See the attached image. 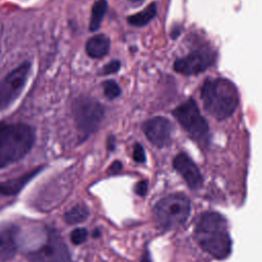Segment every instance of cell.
Instances as JSON below:
<instances>
[{
    "label": "cell",
    "instance_id": "6da1fadb",
    "mask_svg": "<svg viewBox=\"0 0 262 262\" xmlns=\"http://www.w3.org/2000/svg\"><path fill=\"white\" fill-rule=\"evenodd\" d=\"M194 236L201 248L216 259H225L231 252L227 221L219 213H204L196 222Z\"/></svg>",
    "mask_w": 262,
    "mask_h": 262
},
{
    "label": "cell",
    "instance_id": "7a4b0ae2",
    "mask_svg": "<svg viewBox=\"0 0 262 262\" xmlns=\"http://www.w3.org/2000/svg\"><path fill=\"white\" fill-rule=\"evenodd\" d=\"M201 98L206 112L217 120L230 117L238 104L236 87L224 78L206 80L201 90Z\"/></svg>",
    "mask_w": 262,
    "mask_h": 262
},
{
    "label": "cell",
    "instance_id": "3957f363",
    "mask_svg": "<svg viewBox=\"0 0 262 262\" xmlns=\"http://www.w3.org/2000/svg\"><path fill=\"white\" fill-rule=\"evenodd\" d=\"M35 139L31 126L0 122V169L23 159L33 147Z\"/></svg>",
    "mask_w": 262,
    "mask_h": 262
},
{
    "label": "cell",
    "instance_id": "277c9868",
    "mask_svg": "<svg viewBox=\"0 0 262 262\" xmlns=\"http://www.w3.org/2000/svg\"><path fill=\"white\" fill-rule=\"evenodd\" d=\"M190 201L183 194L174 193L162 199L154 208L157 223L165 228L178 227L186 222L190 215Z\"/></svg>",
    "mask_w": 262,
    "mask_h": 262
},
{
    "label": "cell",
    "instance_id": "5b68a950",
    "mask_svg": "<svg viewBox=\"0 0 262 262\" xmlns=\"http://www.w3.org/2000/svg\"><path fill=\"white\" fill-rule=\"evenodd\" d=\"M173 116L190 138L201 145L207 146L210 141V130L207 121L193 99H188L173 111Z\"/></svg>",
    "mask_w": 262,
    "mask_h": 262
},
{
    "label": "cell",
    "instance_id": "8992f818",
    "mask_svg": "<svg viewBox=\"0 0 262 262\" xmlns=\"http://www.w3.org/2000/svg\"><path fill=\"white\" fill-rule=\"evenodd\" d=\"M73 114L79 131L87 136L99 128L104 118V108L94 98L82 96L73 103Z\"/></svg>",
    "mask_w": 262,
    "mask_h": 262
},
{
    "label": "cell",
    "instance_id": "52a82bcc",
    "mask_svg": "<svg viewBox=\"0 0 262 262\" xmlns=\"http://www.w3.org/2000/svg\"><path fill=\"white\" fill-rule=\"evenodd\" d=\"M28 255L35 262H71L67 245L59 233L53 229H48L44 241Z\"/></svg>",
    "mask_w": 262,
    "mask_h": 262
},
{
    "label": "cell",
    "instance_id": "ba28073f",
    "mask_svg": "<svg viewBox=\"0 0 262 262\" xmlns=\"http://www.w3.org/2000/svg\"><path fill=\"white\" fill-rule=\"evenodd\" d=\"M32 64L24 61L12 70L0 83V112L10 106L23 92L31 73Z\"/></svg>",
    "mask_w": 262,
    "mask_h": 262
},
{
    "label": "cell",
    "instance_id": "9c48e42d",
    "mask_svg": "<svg viewBox=\"0 0 262 262\" xmlns=\"http://www.w3.org/2000/svg\"><path fill=\"white\" fill-rule=\"evenodd\" d=\"M216 60V53L213 49L203 47L199 48L186 56L179 58L174 63V70L182 75H198L211 66Z\"/></svg>",
    "mask_w": 262,
    "mask_h": 262
},
{
    "label": "cell",
    "instance_id": "30bf717a",
    "mask_svg": "<svg viewBox=\"0 0 262 262\" xmlns=\"http://www.w3.org/2000/svg\"><path fill=\"white\" fill-rule=\"evenodd\" d=\"M142 129L146 138L157 147L167 146L172 140L173 125L167 118H151L144 122Z\"/></svg>",
    "mask_w": 262,
    "mask_h": 262
},
{
    "label": "cell",
    "instance_id": "8fae6325",
    "mask_svg": "<svg viewBox=\"0 0 262 262\" xmlns=\"http://www.w3.org/2000/svg\"><path fill=\"white\" fill-rule=\"evenodd\" d=\"M173 166L190 189H199L202 186L203 176L201 171L186 154H178L173 161Z\"/></svg>",
    "mask_w": 262,
    "mask_h": 262
},
{
    "label": "cell",
    "instance_id": "7c38bea8",
    "mask_svg": "<svg viewBox=\"0 0 262 262\" xmlns=\"http://www.w3.org/2000/svg\"><path fill=\"white\" fill-rule=\"evenodd\" d=\"M18 228L12 224L0 225V260L12 258L17 249Z\"/></svg>",
    "mask_w": 262,
    "mask_h": 262
},
{
    "label": "cell",
    "instance_id": "4fadbf2b",
    "mask_svg": "<svg viewBox=\"0 0 262 262\" xmlns=\"http://www.w3.org/2000/svg\"><path fill=\"white\" fill-rule=\"evenodd\" d=\"M111 42L108 37L103 34H98L91 37L86 43V52L92 58H100L107 54Z\"/></svg>",
    "mask_w": 262,
    "mask_h": 262
},
{
    "label": "cell",
    "instance_id": "5bb4252c",
    "mask_svg": "<svg viewBox=\"0 0 262 262\" xmlns=\"http://www.w3.org/2000/svg\"><path fill=\"white\" fill-rule=\"evenodd\" d=\"M38 171L39 170H35L17 178L9 179L3 183H0V193L5 195L16 194L26 185V183H28L38 173Z\"/></svg>",
    "mask_w": 262,
    "mask_h": 262
},
{
    "label": "cell",
    "instance_id": "9a60e30c",
    "mask_svg": "<svg viewBox=\"0 0 262 262\" xmlns=\"http://www.w3.org/2000/svg\"><path fill=\"white\" fill-rule=\"evenodd\" d=\"M157 14V3L151 2L148 4L143 10L129 15L127 18V21L129 25L134 27H143L147 25Z\"/></svg>",
    "mask_w": 262,
    "mask_h": 262
},
{
    "label": "cell",
    "instance_id": "2e32d148",
    "mask_svg": "<svg viewBox=\"0 0 262 262\" xmlns=\"http://www.w3.org/2000/svg\"><path fill=\"white\" fill-rule=\"evenodd\" d=\"M107 10L106 0H97L91 9V18L89 21V31L95 32L99 29L101 20Z\"/></svg>",
    "mask_w": 262,
    "mask_h": 262
},
{
    "label": "cell",
    "instance_id": "e0dca14e",
    "mask_svg": "<svg viewBox=\"0 0 262 262\" xmlns=\"http://www.w3.org/2000/svg\"><path fill=\"white\" fill-rule=\"evenodd\" d=\"M88 208L83 204H79L64 214V220L69 224H78L84 222L88 218Z\"/></svg>",
    "mask_w": 262,
    "mask_h": 262
},
{
    "label": "cell",
    "instance_id": "ac0fdd59",
    "mask_svg": "<svg viewBox=\"0 0 262 262\" xmlns=\"http://www.w3.org/2000/svg\"><path fill=\"white\" fill-rule=\"evenodd\" d=\"M103 93L108 99H115L121 94V88L116 81L107 80L103 82Z\"/></svg>",
    "mask_w": 262,
    "mask_h": 262
},
{
    "label": "cell",
    "instance_id": "d6986e66",
    "mask_svg": "<svg viewBox=\"0 0 262 262\" xmlns=\"http://www.w3.org/2000/svg\"><path fill=\"white\" fill-rule=\"evenodd\" d=\"M88 231L85 228H76L71 232V242L74 245H80L87 239Z\"/></svg>",
    "mask_w": 262,
    "mask_h": 262
},
{
    "label": "cell",
    "instance_id": "ffe728a7",
    "mask_svg": "<svg viewBox=\"0 0 262 262\" xmlns=\"http://www.w3.org/2000/svg\"><path fill=\"white\" fill-rule=\"evenodd\" d=\"M120 68L121 63L119 60H112L103 66V68L100 70V75H110L117 73L120 70Z\"/></svg>",
    "mask_w": 262,
    "mask_h": 262
},
{
    "label": "cell",
    "instance_id": "44dd1931",
    "mask_svg": "<svg viewBox=\"0 0 262 262\" xmlns=\"http://www.w3.org/2000/svg\"><path fill=\"white\" fill-rule=\"evenodd\" d=\"M133 159L137 163H144L145 160H146L144 149H143L142 145L139 144V143H136L134 145V148H133Z\"/></svg>",
    "mask_w": 262,
    "mask_h": 262
},
{
    "label": "cell",
    "instance_id": "7402d4cb",
    "mask_svg": "<svg viewBox=\"0 0 262 262\" xmlns=\"http://www.w3.org/2000/svg\"><path fill=\"white\" fill-rule=\"evenodd\" d=\"M134 191L136 194L143 196L146 194L147 191V181L146 180H141L139 182L136 183L135 187H134Z\"/></svg>",
    "mask_w": 262,
    "mask_h": 262
},
{
    "label": "cell",
    "instance_id": "603a6c76",
    "mask_svg": "<svg viewBox=\"0 0 262 262\" xmlns=\"http://www.w3.org/2000/svg\"><path fill=\"white\" fill-rule=\"evenodd\" d=\"M121 169H122V164H121V162L116 161V162H114V163L110 166V168H108V170H107V173H108V174H116V173H118L119 171H121Z\"/></svg>",
    "mask_w": 262,
    "mask_h": 262
},
{
    "label": "cell",
    "instance_id": "cb8c5ba5",
    "mask_svg": "<svg viewBox=\"0 0 262 262\" xmlns=\"http://www.w3.org/2000/svg\"><path fill=\"white\" fill-rule=\"evenodd\" d=\"M141 262H150V259H149V257H148V254H147V253H146V254H145V256L142 258Z\"/></svg>",
    "mask_w": 262,
    "mask_h": 262
},
{
    "label": "cell",
    "instance_id": "d4e9b609",
    "mask_svg": "<svg viewBox=\"0 0 262 262\" xmlns=\"http://www.w3.org/2000/svg\"><path fill=\"white\" fill-rule=\"evenodd\" d=\"M129 1H131L133 3H138V2H142L143 0H129Z\"/></svg>",
    "mask_w": 262,
    "mask_h": 262
}]
</instances>
